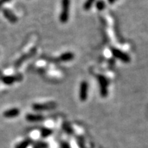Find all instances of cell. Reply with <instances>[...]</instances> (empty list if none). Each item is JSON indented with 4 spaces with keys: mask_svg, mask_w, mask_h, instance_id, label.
Listing matches in <instances>:
<instances>
[{
    "mask_svg": "<svg viewBox=\"0 0 148 148\" xmlns=\"http://www.w3.org/2000/svg\"><path fill=\"white\" fill-rule=\"evenodd\" d=\"M70 0H62L61 1V12L59 19L62 23H66L69 17Z\"/></svg>",
    "mask_w": 148,
    "mask_h": 148,
    "instance_id": "obj_1",
    "label": "cell"
},
{
    "mask_svg": "<svg viewBox=\"0 0 148 148\" xmlns=\"http://www.w3.org/2000/svg\"><path fill=\"white\" fill-rule=\"evenodd\" d=\"M56 103L53 101H50V102H47L44 103H34L32 105V108L34 109L35 111H38V112H40V111H46L52 110V109L55 108L56 107Z\"/></svg>",
    "mask_w": 148,
    "mask_h": 148,
    "instance_id": "obj_2",
    "label": "cell"
},
{
    "mask_svg": "<svg viewBox=\"0 0 148 148\" xmlns=\"http://www.w3.org/2000/svg\"><path fill=\"white\" fill-rule=\"evenodd\" d=\"M98 82H99V88H100V94L102 97H105L108 95V82L106 77L103 75H98L97 76Z\"/></svg>",
    "mask_w": 148,
    "mask_h": 148,
    "instance_id": "obj_3",
    "label": "cell"
},
{
    "mask_svg": "<svg viewBox=\"0 0 148 148\" xmlns=\"http://www.w3.org/2000/svg\"><path fill=\"white\" fill-rule=\"evenodd\" d=\"M111 52H112V55L114 57H115L116 58L119 59L123 62L125 63H127V62H130V58L127 53H125L121 50H119V49H116V48H112L111 49Z\"/></svg>",
    "mask_w": 148,
    "mask_h": 148,
    "instance_id": "obj_4",
    "label": "cell"
},
{
    "mask_svg": "<svg viewBox=\"0 0 148 148\" xmlns=\"http://www.w3.org/2000/svg\"><path fill=\"white\" fill-rule=\"evenodd\" d=\"M88 92V84L86 81H82L79 86V97L80 101H85L87 99Z\"/></svg>",
    "mask_w": 148,
    "mask_h": 148,
    "instance_id": "obj_5",
    "label": "cell"
},
{
    "mask_svg": "<svg viewBox=\"0 0 148 148\" xmlns=\"http://www.w3.org/2000/svg\"><path fill=\"white\" fill-rule=\"evenodd\" d=\"M1 12H2L3 16H4L10 23H16V22L18 21L17 16H16L15 15V14H14L12 10H10V9L3 8L2 10H1Z\"/></svg>",
    "mask_w": 148,
    "mask_h": 148,
    "instance_id": "obj_6",
    "label": "cell"
},
{
    "mask_svg": "<svg viewBox=\"0 0 148 148\" xmlns=\"http://www.w3.org/2000/svg\"><path fill=\"white\" fill-rule=\"evenodd\" d=\"M20 114L19 109L17 108H12L5 110L3 113V116L8 119H12L18 116Z\"/></svg>",
    "mask_w": 148,
    "mask_h": 148,
    "instance_id": "obj_7",
    "label": "cell"
},
{
    "mask_svg": "<svg viewBox=\"0 0 148 148\" xmlns=\"http://www.w3.org/2000/svg\"><path fill=\"white\" fill-rule=\"evenodd\" d=\"M25 119L29 122L32 123H36V122H40L44 120V116L40 114H33L29 113L25 115Z\"/></svg>",
    "mask_w": 148,
    "mask_h": 148,
    "instance_id": "obj_8",
    "label": "cell"
},
{
    "mask_svg": "<svg viewBox=\"0 0 148 148\" xmlns=\"http://www.w3.org/2000/svg\"><path fill=\"white\" fill-rule=\"evenodd\" d=\"M18 80V77L14 75H6L1 77V81L3 84L6 85H11L14 84L16 81Z\"/></svg>",
    "mask_w": 148,
    "mask_h": 148,
    "instance_id": "obj_9",
    "label": "cell"
},
{
    "mask_svg": "<svg viewBox=\"0 0 148 148\" xmlns=\"http://www.w3.org/2000/svg\"><path fill=\"white\" fill-rule=\"evenodd\" d=\"M74 58V53L70 51L62 53L60 56V60L62 62H69Z\"/></svg>",
    "mask_w": 148,
    "mask_h": 148,
    "instance_id": "obj_10",
    "label": "cell"
},
{
    "mask_svg": "<svg viewBox=\"0 0 148 148\" xmlns=\"http://www.w3.org/2000/svg\"><path fill=\"white\" fill-rule=\"evenodd\" d=\"M53 131L52 130L47 128V127H43L40 130V136L42 138H47L48 136H49L50 135L52 134Z\"/></svg>",
    "mask_w": 148,
    "mask_h": 148,
    "instance_id": "obj_11",
    "label": "cell"
},
{
    "mask_svg": "<svg viewBox=\"0 0 148 148\" xmlns=\"http://www.w3.org/2000/svg\"><path fill=\"white\" fill-rule=\"evenodd\" d=\"M31 143H32V140L29 139V138H27V139L24 140L23 141H21V143L17 144L15 146V148H27Z\"/></svg>",
    "mask_w": 148,
    "mask_h": 148,
    "instance_id": "obj_12",
    "label": "cell"
},
{
    "mask_svg": "<svg viewBox=\"0 0 148 148\" xmlns=\"http://www.w3.org/2000/svg\"><path fill=\"white\" fill-rule=\"evenodd\" d=\"M96 0H86L84 3V5H83V8L85 10H88L91 8L92 5L95 3Z\"/></svg>",
    "mask_w": 148,
    "mask_h": 148,
    "instance_id": "obj_13",
    "label": "cell"
},
{
    "mask_svg": "<svg viewBox=\"0 0 148 148\" xmlns=\"http://www.w3.org/2000/svg\"><path fill=\"white\" fill-rule=\"evenodd\" d=\"M96 8L99 10H103V9L106 8V3L103 0H97L95 2Z\"/></svg>",
    "mask_w": 148,
    "mask_h": 148,
    "instance_id": "obj_14",
    "label": "cell"
},
{
    "mask_svg": "<svg viewBox=\"0 0 148 148\" xmlns=\"http://www.w3.org/2000/svg\"><path fill=\"white\" fill-rule=\"evenodd\" d=\"M33 148H47V144L45 142H37L33 145Z\"/></svg>",
    "mask_w": 148,
    "mask_h": 148,
    "instance_id": "obj_15",
    "label": "cell"
},
{
    "mask_svg": "<svg viewBox=\"0 0 148 148\" xmlns=\"http://www.w3.org/2000/svg\"><path fill=\"white\" fill-rule=\"evenodd\" d=\"M11 0H0V11H1L3 8V5L4 3H6L10 1Z\"/></svg>",
    "mask_w": 148,
    "mask_h": 148,
    "instance_id": "obj_16",
    "label": "cell"
},
{
    "mask_svg": "<svg viewBox=\"0 0 148 148\" xmlns=\"http://www.w3.org/2000/svg\"><path fill=\"white\" fill-rule=\"evenodd\" d=\"M107 1H108V2L109 3H114L115 2V1H117V0H107Z\"/></svg>",
    "mask_w": 148,
    "mask_h": 148,
    "instance_id": "obj_17",
    "label": "cell"
}]
</instances>
